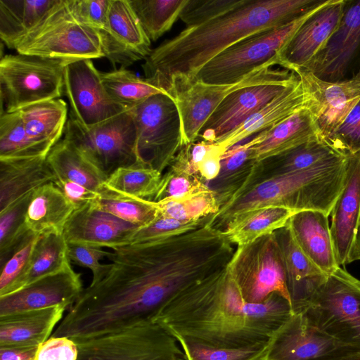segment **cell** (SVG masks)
Listing matches in <instances>:
<instances>
[{
    "label": "cell",
    "instance_id": "8",
    "mask_svg": "<svg viewBox=\"0 0 360 360\" xmlns=\"http://www.w3.org/2000/svg\"><path fill=\"white\" fill-rule=\"evenodd\" d=\"M63 139L108 177L118 168L139 162L136 128L130 109L90 127L69 115Z\"/></svg>",
    "mask_w": 360,
    "mask_h": 360
},
{
    "label": "cell",
    "instance_id": "14",
    "mask_svg": "<svg viewBox=\"0 0 360 360\" xmlns=\"http://www.w3.org/2000/svg\"><path fill=\"white\" fill-rule=\"evenodd\" d=\"M297 79L296 73L283 69L276 76L232 91L205 122L198 137L208 142H217Z\"/></svg>",
    "mask_w": 360,
    "mask_h": 360
},
{
    "label": "cell",
    "instance_id": "27",
    "mask_svg": "<svg viewBox=\"0 0 360 360\" xmlns=\"http://www.w3.org/2000/svg\"><path fill=\"white\" fill-rule=\"evenodd\" d=\"M54 179L46 157L0 160V212Z\"/></svg>",
    "mask_w": 360,
    "mask_h": 360
},
{
    "label": "cell",
    "instance_id": "56",
    "mask_svg": "<svg viewBox=\"0 0 360 360\" xmlns=\"http://www.w3.org/2000/svg\"><path fill=\"white\" fill-rule=\"evenodd\" d=\"M38 347H0V360H34Z\"/></svg>",
    "mask_w": 360,
    "mask_h": 360
},
{
    "label": "cell",
    "instance_id": "9",
    "mask_svg": "<svg viewBox=\"0 0 360 360\" xmlns=\"http://www.w3.org/2000/svg\"><path fill=\"white\" fill-rule=\"evenodd\" d=\"M302 314L325 333L360 349V280L345 269L328 276Z\"/></svg>",
    "mask_w": 360,
    "mask_h": 360
},
{
    "label": "cell",
    "instance_id": "13",
    "mask_svg": "<svg viewBox=\"0 0 360 360\" xmlns=\"http://www.w3.org/2000/svg\"><path fill=\"white\" fill-rule=\"evenodd\" d=\"M272 67L274 65H266L232 84H209L197 80L172 81L166 91L173 98L179 112L182 135L181 147L195 142L205 122L230 93L281 72L282 70L273 69Z\"/></svg>",
    "mask_w": 360,
    "mask_h": 360
},
{
    "label": "cell",
    "instance_id": "25",
    "mask_svg": "<svg viewBox=\"0 0 360 360\" xmlns=\"http://www.w3.org/2000/svg\"><path fill=\"white\" fill-rule=\"evenodd\" d=\"M328 217L320 211L304 210L295 212L287 223L300 250L328 276L340 267L336 259Z\"/></svg>",
    "mask_w": 360,
    "mask_h": 360
},
{
    "label": "cell",
    "instance_id": "21",
    "mask_svg": "<svg viewBox=\"0 0 360 360\" xmlns=\"http://www.w3.org/2000/svg\"><path fill=\"white\" fill-rule=\"evenodd\" d=\"M359 45L360 1H347L335 32L323 49L300 70L325 81H342Z\"/></svg>",
    "mask_w": 360,
    "mask_h": 360
},
{
    "label": "cell",
    "instance_id": "45",
    "mask_svg": "<svg viewBox=\"0 0 360 360\" xmlns=\"http://www.w3.org/2000/svg\"><path fill=\"white\" fill-rule=\"evenodd\" d=\"M211 190L198 176L175 172L169 169L162 176L159 189L151 201L184 200Z\"/></svg>",
    "mask_w": 360,
    "mask_h": 360
},
{
    "label": "cell",
    "instance_id": "18",
    "mask_svg": "<svg viewBox=\"0 0 360 360\" xmlns=\"http://www.w3.org/2000/svg\"><path fill=\"white\" fill-rule=\"evenodd\" d=\"M99 34L103 57L121 68L146 59L152 51L129 0H110L107 26Z\"/></svg>",
    "mask_w": 360,
    "mask_h": 360
},
{
    "label": "cell",
    "instance_id": "39",
    "mask_svg": "<svg viewBox=\"0 0 360 360\" xmlns=\"http://www.w3.org/2000/svg\"><path fill=\"white\" fill-rule=\"evenodd\" d=\"M90 205L140 227L148 226L158 216L154 201L121 195L106 187Z\"/></svg>",
    "mask_w": 360,
    "mask_h": 360
},
{
    "label": "cell",
    "instance_id": "7",
    "mask_svg": "<svg viewBox=\"0 0 360 360\" xmlns=\"http://www.w3.org/2000/svg\"><path fill=\"white\" fill-rule=\"evenodd\" d=\"M67 63L61 60L19 53L1 57V107L4 104V112H14L60 98L64 93Z\"/></svg>",
    "mask_w": 360,
    "mask_h": 360
},
{
    "label": "cell",
    "instance_id": "5",
    "mask_svg": "<svg viewBox=\"0 0 360 360\" xmlns=\"http://www.w3.org/2000/svg\"><path fill=\"white\" fill-rule=\"evenodd\" d=\"M15 50L68 63L104 56L99 31L79 19L71 0H57Z\"/></svg>",
    "mask_w": 360,
    "mask_h": 360
},
{
    "label": "cell",
    "instance_id": "36",
    "mask_svg": "<svg viewBox=\"0 0 360 360\" xmlns=\"http://www.w3.org/2000/svg\"><path fill=\"white\" fill-rule=\"evenodd\" d=\"M162 178L159 171L137 162L114 171L108 176L105 186L121 195L152 200L159 189Z\"/></svg>",
    "mask_w": 360,
    "mask_h": 360
},
{
    "label": "cell",
    "instance_id": "29",
    "mask_svg": "<svg viewBox=\"0 0 360 360\" xmlns=\"http://www.w3.org/2000/svg\"><path fill=\"white\" fill-rule=\"evenodd\" d=\"M65 310L56 306L0 317V347H39L51 337Z\"/></svg>",
    "mask_w": 360,
    "mask_h": 360
},
{
    "label": "cell",
    "instance_id": "46",
    "mask_svg": "<svg viewBox=\"0 0 360 360\" xmlns=\"http://www.w3.org/2000/svg\"><path fill=\"white\" fill-rule=\"evenodd\" d=\"M212 215L196 221H185L158 214L150 224L141 227L134 233L131 243L148 242L180 235L203 225L210 221Z\"/></svg>",
    "mask_w": 360,
    "mask_h": 360
},
{
    "label": "cell",
    "instance_id": "15",
    "mask_svg": "<svg viewBox=\"0 0 360 360\" xmlns=\"http://www.w3.org/2000/svg\"><path fill=\"white\" fill-rule=\"evenodd\" d=\"M359 352L360 349L325 333L300 313L272 336L265 360H339Z\"/></svg>",
    "mask_w": 360,
    "mask_h": 360
},
{
    "label": "cell",
    "instance_id": "2",
    "mask_svg": "<svg viewBox=\"0 0 360 360\" xmlns=\"http://www.w3.org/2000/svg\"><path fill=\"white\" fill-rule=\"evenodd\" d=\"M292 314L278 293L261 303L245 301L225 266L176 294L153 321L174 337L240 349L269 342Z\"/></svg>",
    "mask_w": 360,
    "mask_h": 360
},
{
    "label": "cell",
    "instance_id": "40",
    "mask_svg": "<svg viewBox=\"0 0 360 360\" xmlns=\"http://www.w3.org/2000/svg\"><path fill=\"white\" fill-rule=\"evenodd\" d=\"M144 32L156 41L179 18L187 0H129Z\"/></svg>",
    "mask_w": 360,
    "mask_h": 360
},
{
    "label": "cell",
    "instance_id": "20",
    "mask_svg": "<svg viewBox=\"0 0 360 360\" xmlns=\"http://www.w3.org/2000/svg\"><path fill=\"white\" fill-rule=\"evenodd\" d=\"M346 3V0H326L279 51L277 65L292 72L303 68L323 49L336 30Z\"/></svg>",
    "mask_w": 360,
    "mask_h": 360
},
{
    "label": "cell",
    "instance_id": "12",
    "mask_svg": "<svg viewBox=\"0 0 360 360\" xmlns=\"http://www.w3.org/2000/svg\"><path fill=\"white\" fill-rule=\"evenodd\" d=\"M136 128L139 162L162 173L181 148L179 112L167 94L150 97L130 109Z\"/></svg>",
    "mask_w": 360,
    "mask_h": 360
},
{
    "label": "cell",
    "instance_id": "16",
    "mask_svg": "<svg viewBox=\"0 0 360 360\" xmlns=\"http://www.w3.org/2000/svg\"><path fill=\"white\" fill-rule=\"evenodd\" d=\"M64 94L70 103V115L86 127L129 110L109 96L103 86L101 72L95 68L91 59L78 60L66 64Z\"/></svg>",
    "mask_w": 360,
    "mask_h": 360
},
{
    "label": "cell",
    "instance_id": "10",
    "mask_svg": "<svg viewBox=\"0 0 360 360\" xmlns=\"http://www.w3.org/2000/svg\"><path fill=\"white\" fill-rule=\"evenodd\" d=\"M226 271L247 302L261 303L274 293L290 302L283 259L274 232L237 246Z\"/></svg>",
    "mask_w": 360,
    "mask_h": 360
},
{
    "label": "cell",
    "instance_id": "50",
    "mask_svg": "<svg viewBox=\"0 0 360 360\" xmlns=\"http://www.w3.org/2000/svg\"><path fill=\"white\" fill-rule=\"evenodd\" d=\"M110 253V252L103 250L101 248L77 244L68 245V255L70 261L91 271L93 278L90 285H94L100 281L108 272L110 264H103L99 261L104 257H108Z\"/></svg>",
    "mask_w": 360,
    "mask_h": 360
},
{
    "label": "cell",
    "instance_id": "3",
    "mask_svg": "<svg viewBox=\"0 0 360 360\" xmlns=\"http://www.w3.org/2000/svg\"><path fill=\"white\" fill-rule=\"evenodd\" d=\"M321 1L245 0L212 20L186 27L152 50L142 64L145 79L165 91L172 80L191 82L204 65L226 49L295 20Z\"/></svg>",
    "mask_w": 360,
    "mask_h": 360
},
{
    "label": "cell",
    "instance_id": "44",
    "mask_svg": "<svg viewBox=\"0 0 360 360\" xmlns=\"http://www.w3.org/2000/svg\"><path fill=\"white\" fill-rule=\"evenodd\" d=\"M184 360H265L269 342L240 349H226L203 345L175 337ZM270 342V341H269Z\"/></svg>",
    "mask_w": 360,
    "mask_h": 360
},
{
    "label": "cell",
    "instance_id": "6",
    "mask_svg": "<svg viewBox=\"0 0 360 360\" xmlns=\"http://www.w3.org/2000/svg\"><path fill=\"white\" fill-rule=\"evenodd\" d=\"M326 1L321 0L287 24L257 32L226 49L204 65L193 80L209 84H232L266 65H277V53Z\"/></svg>",
    "mask_w": 360,
    "mask_h": 360
},
{
    "label": "cell",
    "instance_id": "41",
    "mask_svg": "<svg viewBox=\"0 0 360 360\" xmlns=\"http://www.w3.org/2000/svg\"><path fill=\"white\" fill-rule=\"evenodd\" d=\"M32 194L0 212L1 268L34 234L29 230L25 223V214Z\"/></svg>",
    "mask_w": 360,
    "mask_h": 360
},
{
    "label": "cell",
    "instance_id": "1",
    "mask_svg": "<svg viewBox=\"0 0 360 360\" xmlns=\"http://www.w3.org/2000/svg\"><path fill=\"white\" fill-rule=\"evenodd\" d=\"M232 245L210 220L180 235L114 249L105 276L84 289L51 336L77 342L153 321L176 294L226 266Z\"/></svg>",
    "mask_w": 360,
    "mask_h": 360
},
{
    "label": "cell",
    "instance_id": "24",
    "mask_svg": "<svg viewBox=\"0 0 360 360\" xmlns=\"http://www.w3.org/2000/svg\"><path fill=\"white\" fill-rule=\"evenodd\" d=\"M280 246L293 314L302 313L328 275L300 250L287 224L274 231Z\"/></svg>",
    "mask_w": 360,
    "mask_h": 360
},
{
    "label": "cell",
    "instance_id": "31",
    "mask_svg": "<svg viewBox=\"0 0 360 360\" xmlns=\"http://www.w3.org/2000/svg\"><path fill=\"white\" fill-rule=\"evenodd\" d=\"M75 210L53 182L32 194L25 214L29 230L36 235L63 233L65 225Z\"/></svg>",
    "mask_w": 360,
    "mask_h": 360
},
{
    "label": "cell",
    "instance_id": "17",
    "mask_svg": "<svg viewBox=\"0 0 360 360\" xmlns=\"http://www.w3.org/2000/svg\"><path fill=\"white\" fill-rule=\"evenodd\" d=\"M302 82L320 137L327 140L360 100V69L351 79L328 82L303 70L293 72Z\"/></svg>",
    "mask_w": 360,
    "mask_h": 360
},
{
    "label": "cell",
    "instance_id": "42",
    "mask_svg": "<svg viewBox=\"0 0 360 360\" xmlns=\"http://www.w3.org/2000/svg\"><path fill=\"white\" fill-rule=\"evenodd\" d=\"M220 199L219 194L212 189L184 200H162L155 202L159 215L191 221L216 214L222 205Z\"/></svg>",
    "mask_w": 360,
    "mask_h": 360
},
{
    "label": "cell",
    "instance_id": "37",
    "mask_svg": "<svg viewBox=\"0 0 360 360\" xmlns=\"http://www.w3.org/2000/svg\"><path fill=\"white\" fill-rule=\"evenodd\" d=\"M101 79L111 98L127 109H131L155 95L162 94L169 96L165 90L124 68L101 72Z\"/></svg>",
    "mask_w": 360,
    "mask_h": 360
},
{
    "label": "cell",
    "instance_id": "38",
    "mask_svg": "<svg viewBox=\"0 0 360 360\" xmlns=\"http://www.w3.org/2000/svg\"><path fill=\"white\" fill-rule=\"evenodd\" d=\"M295 212L281 207H265L223 233L233 245H244L285 226Z\"/></svg>",
    "mask_w": 360,
    "mask_h": 360
},
{
    "label": "cell",
    "instance_id": "23",
    "mask_svg": "<svg viewBox=\"0 0 360 360\" xmlns=\"http://www.w3.org/2000/svg\"><path fill=\"white\" fill-rule=\"evenodd\" d=\"M330 215L336 259L345 266L360 221V153L348 155L345 186Z\"/></svg>",
    "mask_w": 360,
    "mask_h": 360
},
{
    "label": "cell",
    "instance_id": "34",
    "mask_svg": "<svg viewBox=\"0 0 360 360\" xmlns=\"http://www.w3.org/2000/svg\"><path fill=\"white\" fill-rule=\"evenodd\" d=\"M46 160L55 179L77 183L98 194L105 190V183L108 176L87 160L64 139L60 140L51 148Z\"/></svg>",
    "mask_w": 360,
    "mask_h": 360
},
{
    "label": "cell",
    "instance_id": "49",
    "mask_svg": "<svg viewBox=\"0 0 360 360\" xmlns=\"http://www.w3.org/2000/svg\"><path fill=\"white\" fill-rule=\"evenodd\" d=\"M326 141L345 155L360 153V100Z\"/></svg>",
    "mask_w": 360,
    "mask_h": 360
},
{
    "label": "cell",
    "instance_id": "22",
    "mask_svg": "<svg viewBox=\"0 0 360 360\" xmlns=\"http://www.w3.org/2000/svg\"><path fill=\"white\" fill-rule=\"evenodd\" d=\"M140 228L89 204L74 210L63 234L68 245L114 250L130 244Z\"/></svg>",
    "mask_w": 360,
    "mask_h": 360
},
{
    "label": "cell",
    "instance_id": "4",
    "mask_svg": "<svg viewBox=\"0 0 360 360\" xmlns=\"http://www.w3.org/2000/svg\"><path fill=\"white\" fill-rule=\"evenodd\" d=\"M348 156L307 170L271 176L232 194L212 215L210 223L222 231L269 207L295 212L320 211L330 216L345 186Z\"/></svg>",
    "mask_w": 360,
    "mask_h": 360
},
{
    "label": "cell",
    "instance_id": "54",
    "mask_svg": "<svg viewBox=\"0 0 360 360\" xmlns=\"http://www.w3.org/2000/svg\"><path fill=\"white\" fill-rule=\"evenodd\" d=\"M53 183L63 192L75 210L90 204L99 194L77 183L55 179Z\"/></svg>",
    "mask_w": 360,
    "mask_h": 360
},
{
    "label": "cell",
    "instance_id": "58",
    "mask_svg": "<svg viewBox=\"0 0 360 360\" xmlns=\"http://www.w3.org/2000/svg\"><path fill=\"white\" fill-rule=\"evenodd\" d=\"M339 360H360V352L348 355Z\"/></svg>",
    "mask_w": 360,
    "mask_h": 360
},
{
    "label": "cell",
    "instance_id": "35",
    "mask_svg": "<svg viewBox=\"0 0 360 360\" xmlns=\"http://www.w3.org/2000/svg\"><path fill=\"white\" fill-rule=\"evenodd\" d=\"M68 248V245L63 233L40 235L27 271L19 282L16 291L39 278L57 273L70 264Z\"/></svg>",
    "mask_w": 360,
    "mask_h": 360
},
{
    "label": "cell",
    "instance_id": "19",
    "mask_svg": "<svg viewBox=\"0 0 360 360\" xmlns=\"http://www.w3.org/2000/svg\"><path fill=\"white\" fill-rule=\"evenodd\" d=\"M83 290L81 274L70 264L57 273L0 297V317L56 306L69 310Z\"/></svg>",
    "mask_w": 360,
    "mask_h": 360
},
{
    "label": "cell",
    "instance_id": "32",
    "mask_svg": "<svg viewBox=\"0 0 360 360\" xmlns=\"http://www.w3.org/2000/svg\"><path fill=\"white\" fill-rule=\"evenodd\" d=\"M57 0H0V38L9 49L44 18Z\"/></svg>",
    "mask_w": 360,
    "mask_h": 360
},
{
    "label": "cell",
    "instance_id": "57",
    "mask_svg": "<svg viewBox=\"0 0 360 360\" xmlns=\"http://www.w3.org/2000/svg\"><path fill=\"white\" fill-rule=\"evenodd\" d=\"M357 260H360V221L353 245L349 255L348 264Z\"/></svg>",
    "mask_w": 360,
    "mask_h": 360
},
{
    "label": "cell",
    "instance_id": "30",
    "mask_svg": "<svg viewBox=\"0 0 360 360\" xmlns=\"http://www.w3.org/2000/svg\"><path fill=\"white\" fill-rule=\"evenodd\" d=\"M26 134L42 157L60 140L67 121L68 108L61 98L35 103L19 110Z\"/></svg>",
    "mask_w": 360,
    "mask_h": 360
},
{
    "label": "cell",
    "instance_id": "43",
    "mask_svg": "<svg viewBox=\"0 0 360 360\" xmlns=\"http://www.w3.org/2000/svg\"><path fill=\"white\" fill-rule=\"evenodd\" d=\"M41 156L29 140L19 110L0 117V160Z\"/></svg>",
    "mask_w": 360,
    "mask_h": 360
},
{
    "label": "cell",
    "instance_id": "33",
    "mask_svg": "<svg viewBox=\"0 0 360 360\" xmlns=\"http://www.w3.org/2000/svg\"><path fill=\"white\" fill-rule=\"evenodd\" d=\"M346 155L326 140L317 137L258 162L257 166L261 171L267 170L273 176L307 170Z\"/></svg>",
    "mask_w": 360,
    "mask_h": 360
},
{
    "label": "cell",
    "instance_id": "11",
    "mask_svg": "<svg viewBox=\"0 0 360 360\" xmlns=\"http://www.w3.org/2000/svg\"><path fill=\"white\" fill-rule=\"evenodd\" d=\"M76 343L77 360H184L176 338L153 321Z\"/></svg>",
    "mask_w": 360,
    "mask_h": 360
},
{
    "label": "cell",
    "instance_id": "28",
    "mask_svg": "<svg viewBox=\"0 0 360 360\" xmlns=\"http://www.w3.org/2000/svg\"><path fill=\"white\" fill-rule=\"evenodd\" d=\"M317 137L320 135L313 115L309 108H303L256 134L250 158L258 163Z\"/></svg>",
    "mask_w": 360,
    "mask_h": 360
},
{
    "label": "cell",
    "instance_id": "26",
    "mask_svg": "<svg viewBox=\"0 0 360 360\" xmlns=\"http://www.w3.org/2000/svg\"><path fill=\"white\" fill-rule=\"evenodd\" d=\"M307 94L298 77L297 81L216 143L226 152L251 136L266 130L302 108H307Z\"/></svg>",
    "mask_w": 360,
    "mask_h": 360
},
{
    "label": "cell",
    "instance_id": "48",
    "mask_svg": "<svg viewBox=\"0 0 360 360\" xmlns=\"http://www.w3.org/2000/svg\"><path fill=\"white\" fill-rule=\"evenodd\" d=\"M245 0H187L179 18L187 25L196 27L230 11Z\"/></svg>",
    "mask_w": 360,
    "mask_h": 360
},
{
    "label": "cell",
    "instance_id": "47",
    "mask_svg": "<svg viewBox=\"0 0 360 360\" xmlns=\"http://www.w3.org/2000/svg\"><path fill=\"white\" fill-rule=\"evenodd\" d=\"M40 235L33 234L1 268L0 297L13 293L28 268Z\"/></svg>",
    "mask_w": 360,
    "mask_h": 360
},
{
    "label": "cell",
    "instance_id": "52",
    "mask_svg": "<svg viewBox=\"0 0 360 360\" xmlns=\"http://www.w3.org/2000/svg\"><path fill=\"white\" fill-rule=\"evenodd\" d=\"M71 2L75 14L83 23L98 31L106 27L110 0H71Z\"/></svg>",
    "mask_w": 360,
    "mask_h": 360
},
{
    "label": "cell",
    "instance_id": "55",
    "mask_svg": "<svg viewBox=\"0 0 360 360\" xmlns=\"http://www.w3.org/2000/svg\"><path fill=\"white\" fill-rule=\"evenodd\" d=\"M224 150L214 143L205 158L198 165V175L204 181L217 179L221 171V160Z\"/></svg>",
    "mask_w": 360,
    "mask_h": 360
},
{
    "label": "cell",
    "instance_id": "53",
    "mask_svg": "<svg viewBox=\"0 0 360 360\" xmlns=\"http://www.w3.org/2000/svg\"><path fill=\"white\" fill-rule=\"evenodd\" d=\"M77 343L66 337L51 336L37 349L34 360H77Z\"/></svg>",
    "mask_w": 360,
    "mask_h": 360
},
{
    "label": "cell",
    "instance_id": "51",
    "mask_svg": "<svg viewBox=\"0 0 360 360\" xmlns=\"http://www.w3.org/2000/svg\"><path fill=\"white\" fill-rule=\"evenodd\" d=\"M255 143L254 136L250 141L226 150L221 157L219 176L221 178L233 176L234 174H239L245 169H252L256 165L250 158V148Z\"/></svg>",
    "mask_w": 360,
    "mask_h": 360
}]
</instances>
